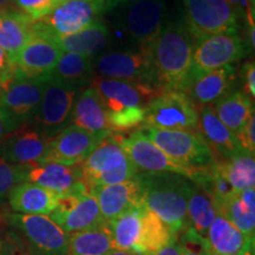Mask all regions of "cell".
I'll return each mask as SVG.
<instances>
[{"label":"cell","mask_w":255,"mask_h":255,"mask_svg":"<svg viewBox=\"0 0 255 255\" xmlns=\"http://www.w3.org/2000/svg\"><path fill=\"white\" fill-rule=\"evenodd\" d=\"M194 41L183 21H173L165 23L146 47L155 84L162 91H184L193 65Z\"/></svg>","instance_id":"obj_1"},{"label":"cell","mask_w":255,"mask_h":255,"mask_svg":"<svg viewBox=\"0 0 255 255\" xmlns=\"http://www.w3.org/2000/svg\"><path fill=\"white\" fill-rule=\"evenodd\" d=\"M136 181L141 190V203L158 216L177 238L189 227L187 205L194 182L173 173L138 171Z\"/></svg>","instance_id":"obj_2"},{"label":"cell","mask_w":255,"mask_h":255,"mask_svg":"<svg viewBox=\"0 0 255 255\" xmlns=\"http://www.w3.org/2000/svg\"><path fill=\"white\" fill-rule=\"evenodd\" d=\"M2 220L30 255L69 254L68 234L50 216L6 213Z\"/></svg>","instance_id":"obj_3"},{"label":"cell","mask_w":255,"mask_h":255,"mask_svg":"<svg viewBox=\"0 0 255 255\" xmlns=\"http://www.w3.org/2000/svg\"><path fill=\"white\" fill-rule=\"evenodd\" d=\"M79 168L89 190L94 187L126 182L138 173L121 145L119 133L105 137L79 164Z\"/></svg>","instance_id":"obj_4"},{"label":"cell","mask_w":255,"mask_h":255,"mask_svg":"<svg viewBox=\"0 0 255 255\" xmlns=\"http://www.w3.org/2000/svg\"><path fill=\"white\" fill-rule=\"evenodd\" d=\"M139 131L177 163L194 169H212L218 164L219 161L200 132L149 126H142Z\"/></svg>","instance_id":"obj_5"},{"label":"cell","mask_w":255,"mask_h":255,"mask_svg":"<svg viewBox=\"0 0 255 255\" xmlns=\"http://www.w3.org/2000/svg\"><path fill=\"white\" fill-rule=\"evenodd\" d=\"M119 138L128 157L135 164L138 171L173 173L189 178L195 184H200L206 180L209 171L213 169H194L177 163L139 130H135L129 136L119 133Z\"/></svg>","instance_id":"obj_6"},{"label":"cell","mask_w":255,"mask_h":255,"mask_svg":"<svg viewBox=\"0 0 255 255\" xmlns=\"http://www.w3.org/2000/svg\"><path fill=\"white\" fill-rule=\"evenodd\" d=\"M183 24L195 41L221 33H234L239 12L227 0H182Z\"/></svg>","instance_id":"obj_7"},{"label":"cell","mask_w":255,"mask_h":255,"mask_svg":"<svg viewBox=\"0 0 255 255\" xmlns=\"http://www.w3.org/2000/svg\"><path fill=\"white\" fill-rule=\"evenodd\" d=\"M109 6L107 0H62L46 15L33 21L36 33L70 36L98 18Z\"/></svg>","instance_id":"obj_8"},{"label":"cell","mask_w":255,"mask_h":255,"mask_svg":"<svg viewBox=\"0 0 255 255\" xmlns=\"http://www.w3.org/2000/svg\"><path fill=\"white\" fill-rule=\"evenodd\" d=\"M78 88L49 78L32 121L37 130L51 139L71 126Z\"/></svg>","instance_id":"obj_9"},{"label":"cell","mask_w":255,"mask_h":255,"mask_svg":"<svg viewBox=\"0 0 255 255\" xmlns=\"http://www.w3.org/2000/svg\"><path fill=\"white\" fill-rule=\"evenodd\" d=\"M143 126L199 132V110L184 91L165 90L148 104Z\"/></svg>","instance_id":"obj_10"},{"label":"cell","mask_w":255,"mask_h":255,"mask_svg":"<svg viewBox=\"0 0 255 255\" xmlns=\"http://www.w3.org/2000/svg\"><path fill=\"white\" fill-rule=\"evenodd\" d=\"M245 53L246 46L237 32L215 34L199 40L194 49L193 65L188 77L187 87L205 73L226 65H232L233 63L244 58Z\"/></svg>","instance_id":"obj_11"},{"label":"cell","mask_w":255,"mask_h":255,"mask_svg":"<svg viewBox=\"0 0 255 255\" xmlns=\"http://www.w3.org/2000/svg\"><path fill=\"white\" fill-rule=\"evenodd\" d=\"M95 71L102 78L141 83L157 88L146 47L139 46L136 51H116L101 56L95 63Z\"/></svg>","instance_id":"obj_12"},{"label":"cell","mask_w":255,"mask_h":255,"mask_svg":"<svg viewBox=\"0 0 255 255\" xmlns=\"http://www.w3.org/2000/svg\"><path fill=\"white\" fill-rule=\"evenodd\" d=\"M47 81V79H46ZM46 81L15 77L0 84V113L19 126L32 120L40 103Z\"/></svg>","instance_id":"obj_13"},{"label":"cell","mask_w":255,"mask_h":255,"mask_svg":"<svg viewBox=\"0 0 255 255\" xmlns=\"http://www.w3.org/2000/svg\"><path fill=\"white\" fill-rule=\"evenodd\" d=\"M49 216L66 234L84 231L105 222L97 200L88 188L60 197L57 208Z\"/></svg>","instance_id":"obj_14"},{"label":"cell","mask_w":255,"mask_h":255,"mask_svg":"<svg viewBox=\"0 0 255 255\" xmlns=\"http://www.w3.org/2000/svg\"><path fill=\"white\" fill-rule=\"evenodd\" d=\"M104 138L71 124L50 139L46 154L40 163L81 164Z\"/></svg>","instance_id":"obj_15"},{"label":"cell","mask_w":255,"mask_h":255,"mask_svg":"<svg viewBox=\"0 0 255 255\" xmlns=\"http://www.w3.org/2000/svg\"><path fill=\"white\" fill-rule=\"evenodd\" d=\"M62 53L63 51L49 38L33 33L14 60V76L46 81Z\"/></svg>","instance_id":"obj_16"},{"label":"cell","mask_w":255,"mask_h":255,"mask_svg":"<svg viewBox=\"0 0 255 255\" xmlns=\"http://www.w3.org/2000/svg\"><path fill=\"white\" fill-rule=\"evenodd\" d=\"M92 87L97 90L108 114L130 108H146L151 100L163 92L149 84L109 78H96Z\"/></svg>","instance_id":"obj_17"},{"label":"cell","mask_w":255,"mask_h":255,"mask_svg":"<svg viewBox=\"0 0 255 255\" xmlns=\"http://www.w3.org/2000/svg\"><path fill=\"white\" fill-rule=\"evenodd\" d=\"M49 141L37 129L23 124L0 143V157L12 164L33 167L43 161Z\"/></svg>","instance_id":"obj_18"},{"label":"cell","mask_w":255,"mask_h":255,"mask_svg":"<svg viewBox=\"0 0 255 255\" xmlns=\"http://www.w3.org/2000/svg\"><path fill=\"white\" fill-rule=\"evenodd\" d=\"M167 7L161 0H137L126 13V30L141 47H148L165 25Z\"/></svg>","instance_id":"obj_19"},{"label":"cell","mask_w":255,"mask_h":255,"mask_svg":"<svg viewBox=\"0 0 255 255\" xmlns=\"http://www.w3.org/2000/svg\"><path fill=\"white\" fill-rule=\"evenodd\" d=\"M25 181L46 188L59 197L88 188L83 181L79 164L65 165L53 162L36 164L28 169Z\"/></svg>","instance_id":"obj_20"},{"label":"cell","mask_w":255,"mask_h":255,"mask_svg":"<svg viewBox=\"0 0 255 255\" xmlns=\"http://www.w3.org/2000/svg\"><path fill=\"white\" fill-rule=\"evenodd\" d=\"M90 193L97 200L105 222H110L127 210L142 206L141 190L135 177L113 186L94 187Z\"/></svg>","instance_id":"obj_21"},{"label":"cell","mask_w":255,"mask_h":255,"mask_svg":"<svg viewBox=\"0 0 255 255\" xmlns=\"http://www.w3.org/2000/svg\"><path fill=\"white\" fill-rule=\"evenodd\" d=\"M199 132L216 159L226 161L244 151L235 133L219 120L212 105L200 108Z\"/></svg>","instance_id":"obj_22"},{"label":"cell","mask_w":255,"mask_h":255,"mask_svg":"<svg viewBox=\"0 0 255 255\" xmlns=\"http://www.w3.org/2000/svg\"><path fill=\"white\" fill-rule=\"evenodd\" d=\"M71 122L73 126L102 137H108L114 133L108 119L107 109L94 87L83 90L76 98Z\"/></svg>","instance_id":"obj_23"},{"label":"cell","mask_w":255,"mask_h":255,"mask_svg":"<svg viewBox=\"0 0 255 255\" xmlns=\"http://www.w3.org/2000/svg\"><path fill=\"white\" fill-rule=\"evenodd\" d=\"M59 199L53 191L24 181L9 191L7 205L17 214L49 216L57 208Z\"/></svg>","instance_id":"obj_24"},{"label":"cell","mask_w":255,"mask_h":255,"mask_svg":"<svg viewBox=\"0 0 255 255\" xmlns=\"http://www.w3.org/2000/svg\"><path fill=\"white\" fill-rule=\"evenodd\" d=\"M36 33V32H33ZM49 38L56 43L63 52H72L78 55L94 57L100 53L107 46L109 40V31L105 24L97 18L90 25L77 33L70 34V36H56L49 33H36Z\"/></svg>","instance_id":"obj_25"},{"label":"cell","mask_w":255,"mask_h":255,"mask_svg":"<svg viewBox=\"0 0 255 255\" xmlns=\"http://www.w3.org/2000/svg\"><path fill=\"white\" fill-rule=\"evenodd\" d=\"M218 214L222 215L248 239H255V189L248 188L229 194L215 205Z\"/></svg>","instance_id":"obj_26"},{"label":"cell","mask_w":255,"mask_h":255,"mask_svg":"<svg viewBox=\"0 0 255 255\" xmlns=\"http://www.w3.org/2000/svg\"><path fill=\"white\" fill-rule=\"evenodd\" d=\"M235 79V69L226 65L214 71L205 73L188 85L184 92L199 107H206L221 100L228 94Z\"/></svg>","instance_id":"obj_27"},{"label":"cell","mask_w":255,"mask_h":255,"mask_svg":"<svg viewBox=\"0 0 255 255\" xmlns=\"http://www.w3.org/2000/svg\"><path fill=\"white\" fill-rule=\"evenodd\" d=\"M33 21L18 9L0 8V46L12 66L18 53L33 34Z\"/></svg>","instance_id":"obj_28"},{"label":"cell","mask_w":255,"mask_h":255,"mask_svg":"<svg viewBox=\"0 0 255 255\" xmlns=\"http://www.w3.org/2000/svg\"><path fill=\"white\" fill-rule=\"evenodd\" d=\"M206 241L209 251L218 255H235L254 244V239L245 237L232 222L220 214L209 226Z\"/></svg>","instance_id":"obj_29"},{"label":"cell","mask_w":255,"mask_h":255,"mask_svg":"<svg viewBox=\"0 0 255 255\" xmlns=\"http://www.w3.org/2000/svg\"><path fill=\"white\" fill-rule=\"evenodd\" d=\"M68 255H107L116 250L108 222L68 234Z\"/></svg>","instance_id":"obj_30"},{"label":"cell","mask_w":255,"mask_h":255,"mask_svg":"<svg viewBox=\"0 0 255 255\" xmlns=\"http://www.w3.org/2000/svg\"><path fill=\"white\" fill-rule=\"evenodd\" d=\"M167 225L151 210L141 207V229L132 252L137 255H152L173 240Z\"/></svg>","instance_id":"obj_31"},{"label":"cell","mask_w":255,"mask_h":255,"mask_svg":"<svg viewBox=\"0 0 255 255\" xmlns=\"http://www.w3.org/2000/svg\"><path fill=\"white\" fill-rule=\"evenodd\" d=\"M214 111L219 120L237 135L254 114L253 101L244 91L229 92L216 102Z\"/></svg>","instance_id":"obj_32"},{"label":"cell","mask_w":255,"mask_h":255,"mask_svg":"<svg viewBox=\"0 0 255 255\" xmlns=\"http://www.w3.org/2000/svg\"><path fill=\"white\" fill-rule=\"evenodd\" d=\"M94 72L95 63L92 57L63 52L50 78L79 89L82 85L92 82Z\"/></svg>","instance_id":"obj_33"},{"label":"cell","mask_w":255,"mask_h":255,"mask_svg":"<svg viewBox=\"0 0 255 255\" xmlns=\"http://www.w3.org/2000/svg\"><path fill=\"white\" fill-rule=\"evenodd\" d=\"M216 171L235 193L254 188L255 158L254 155L246 151H241L226 161H219Z\"/></svg>","instance_id":"obj_34"},{"label":"cell","mask_w":255,"mask_h":255,"mask_svg":"<svg viewBox=\"0 0 255 255\" xmlns=\"http://www.w3.org/2000/svg\"><path fill=\"white\" fill-rule=\"evenodd\" d=\"M187 214L189 227L206 239L209 226L214 221L218 212L212 197L195 183L188 199Z\"/></svg>","instance_id":"obj_35"},{"label":"cell","mask_w":255,"mask_h":255,"mask_svg":"<svg viewBox=\"0 0 255 255\" xmlns=\"http://www.w3.org/2000/svg\"><path fill=\"white\" fill-rule=\"evenodd\" d=\"M141 207L127 210L108 222L116 250L132 252L141 229Z\"/></svg>","instance_id":"obj_36"},{"label":"cell","mask_w":255,"mask_h":255,"mask_svg":"<svg viewBox=\"0 0 255 255\" xmlns=\"http://www.w3.org/2000/svg\"><path fill=\"white\" fill-rule=\"evenodd\" d=\"M31 167L8 163L0 157V220H2L7 197L12 188L26 180L28 169Z\"/></svg>","instance_id":"obj_37"},{"label":"cell","mask_w":255,"mask_h":255,"mask_svg":"<svg viewBox=\"0 0 255 255\" xmlns=\"http://www.w3.org/2000/svg\"><path fill=\"white\" fill-rule=\"evenodd\" d=\"M146 108L137 107L108 114L114 133H123L131 129H139L145 121Z\"/></svg>","instance_id":"obj_38"},{"label":"cell","mask_w":255,"mask_h":255,"mask_svg":"<svg viewBox=\"0 0 255 255\" xmlns=\"http://www.w3.org/2000/svg\"><path fill=\"white\" fill-rule=\"evenodd\" d=\"M180 244V255H209V247L206 239L188 227L177 237Z\"/></svg>","instance_id":"obj_39"},{"label":"cell","mask_w":255,"mask_h":255,"mask_svg":"<svg viewBox=\"0 0 255 255\" xmlns=\"http://www.w3.org/2000/svg\"><path fill=\"white\" fill-rule=\"evenodd\" d=\"M13 5L32 21L39 20L46 15L60 0H12Z\"/></svg>","instance_id":"obj_40"},{"label":"cell","mask_w":255,"mask_h":255,"mask_svg":"<svg viewBox=\"0 0 255 255\" xmlns=\"http://www.w3.org/2000/svg\"><path fill=\"white\" fill-rule=\"evenodd\" d=\"M237 138L240 143L242 150L248 152V154L254 155L255 152V116L252 115L248 122L245 124V127L239 131Z\"/></svg>","instance_id":"obj_41"},{"label":"cell","mask_w":255,"mask_h":255,"mask_svg":"<svg viewBox=\"0 0 255 255\" xmlns=\"http://www.w3.org/2000/svg\"><path fill=\"white\" fill-rule=\"evenodd\" d=\"M1 252L2 255H30L8 231L1 238Z\"/></svg>","instance_id":"obj_42"},{"label":"cell","mask_w":255,"mask_h":255,"mask_svg":"<svg viewBox=\"0 0 255 255\" xmlns=\"http://www.w3.org/2000/svg\"><path fill=\"white\" fill-rule=\"evenodd\" d=\"M244 71V81L246 94L254 98L255 96V65L254 63H247L242 69Z\"/></svg>","instance_id":"obj_43"},{"label":"cell","mask_w":255,"mask_h":255,"mask_svg":"<svg viewBox=\"0 0 255 255\" xmlns=\"http://www.w3.org/2000/svg\"><path fill=\"white\" fill-rule=\"evenodd\" d=\"M14 76V70L7 55L0 46V84Z\"/></svg>","instance_id":"obj_44"},{"label":"cell","mask_w":255,"mask_h":255,"mask_svg":"<svg viewBox=\"0 0 255 255\" xmlns=\"http://www.w3.org/2000/svg\"><path fill=\"white\" fill-rule=\"evenodd\" d=\"M19 124L17 122H14L13 120L9 119L8 116H6L5 114L0 113V143L4 141V138L8 133H11L12 131H14L15 129H18Z\"/></svg>","instance_id":"obj_45"},{"label":"cell","mask_w":255,"mask_h":255,"mask_svg":"<svg viewBox=\"0 0 255 255\" xmlns=\"http://www.w3.org/2000/svg\"><path fill=\"white\" fill-rule=\"evenodd\" d=\"M181 250H180V244H178L177 238H174L167 246L161 248L158 252H156L155 254L152 255H180Z\"/></svg>","instance_id":"obj_46"},{"label":"cell","mask_w":255,"mask_h":255,"mask_svg":"<svg viewBox=\"0 0 255 255\" xmlns=\"http://www.w3.org/2000/svg\"><path fill=\"white\" fill-rule=\"evenodd\" d=\"M227 1L233 6V7L237 9L238 12L241 11V7L245 4L247 6V0H227Z\"/></svg>","instance_id":"obj_47"},{"label":"cell","mask_w":255,"mask_h":255,"mask_svg":"<svg viewBox=\"0 0 255 255\" xmlns=\"http://www.w3.org/2000/svg\"><path fill=\"white\" fill-rule=\"evenodd\" d=\"M107 255H137L133 253L131 251H120V250H114L110 253H108Z\"/></svg>","instance_id":"obj_48"},{"label":"cell","mask_w":255,"mask_h":255,"mask_svg":"<svg viewBox=\"0 0 255 255\" xmlns=\"http://www.w3.org/2000/svg\"><path fill=\"white\" fill-rule=\"evenodd\" d=\"M13 5L12 0H0V8H9Z\"/></svg>","instance_id":"obj_49"},{"label":"cell","mask_w":255,"mask_h":255,"mask_svg":"<svg viewBox=\"0 0 255 255\" xmlns=\"http://www.w3.org/2000/svg\"><path fill=\"white\" fill-rule=\"evenodd\" d=\"M109 2V5L116 4V2H121V1H136V0H107Z\"/></svg>","instance_id":"obj_50"},{"label":"cell","mask_w":255,"mask_h":255,"mask_svg":"<svg viewBox=\"0 0 255 255\" xmlns=\"http://www.w3.org/2000/svg\"><path fill=\"white\" fill-rule=\"evenodd\" d=\"M254 248H255L254 245H252V246L250 247V250H248V252H247V255H255Z\"/></svg>","instance_id":"obj_51"},{"label":"cell","mask_w":255,"mask_h":255,"mask_svg":"<svg viewBox=\"0 0 255 255\" xmlns=\"http://www.w3.org/2000/svg\"><path fill=\"white\" fill-rule=\"evenodd\" d=\"M252 245H254V244H252ZM252 245H251V246H252ZM250 247H248L247 250H245L244 252H240V253H238V254H235V255H247V252H248V250H250Z\"/></svg>","instance_id":"obj_52"},{"label":"cell","mask_w":255,"mask_h":255,"mask_svg":"<svg viewBox=\"0 0 255 255\" xmlns=\"http://www.w3.org/2000/svg\"><path fill=\"white\" fill-rule=\"evenodd\" d=\"M0 255H2V252H1V238H0Z\"/></svg>","instance_id":"obj_53"},{"label":"cell","mask_w":255,"mask_h":255,"mask_svg":"<svg viewBox=\"0 0 255 255\" xmlns=\"http://www.w3.org/2000/svg\"><path fill=\"white\" fill-rule=\"evenodd\" d=\"M209 255H218V254H214L213 252H209Z\"/></svg>","instance_id":"obj_54"},{"label":"cell","mask_w":255,"mask_h":255,"mask_svg":"<svg viewBox=\"0 0 255 255\" xmlns=\"http://www.w3.org/2000/svg\"><path fill=\"white\" fill-rule=\"evenodd\" d=\"M60 1H62V0H60Z\"/></svg>","instance_id":"obj_55"}]
</instances>
